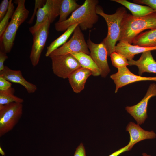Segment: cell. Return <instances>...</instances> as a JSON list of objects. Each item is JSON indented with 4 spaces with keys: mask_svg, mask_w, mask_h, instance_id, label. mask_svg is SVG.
I'll list each match as a JSON object with an SVG mask.
<instances>
[{
    "mask_svg": "<svg viewBox=\"0 0 156 156\" xmlns=\"http://www.w3.org/2000/svg\"><path fill=\"white\" fill-rule=\"evenodd\" d=\"M62 0H46L44 4L39 8L37 12L36 23L29 27V31L32 34L39 26L47 20L50 23L59 16Z\"/></svg>",
    "mask_w": 156,
    "mask_h": 156,
    "instance_id": "8",
    "label": "cell"
},
{
    "mask_svg": "<svg viewBox=\"0 0 156 156\" xmlns=\"http://www.w3.org/2000/svg\"><path fill=\"white\" fill-rule=\"evenodd\" d=\"M51 23L49 20L42 24L32 34L33 42L30 58L34 67L37 65L47 39Z\"/></svg>",
    "mask_w": 156,
    "mask_h": 156,
    "instance_id": "7",
    "label": "cell"
},
{
    "mask_svg": "<svg viewBox=\"0 0 156 156\" xmlns=\"http://www.w3.org/2000/svg\"><path fill=\"white\" fill-rule=\"evenodd\" d=\"M128 63L129 66L135 65L138 67L140 76L144 72L156 73V61L153 58L151 51L142 53L138 60H128Z\"/></svg>",
    "mask_w": 156,
    "mask_h": 156,
    "instance_id": "15",
    "label": "cell"
},
{
    "mask_svg": "<svg viewBox=\"0 0 156 156\" xmlns=\"http://www.w3.org/2000/svg\"><path fill=\"white\" fill-rule=\"evenodd\" d=\"M126 131L129 133L130 140L128 144L131 150L135 144L146 139L155 138L156 134L153 131H148L142 129L138 124L130 122L126 127Z\"/></svg>",
    "mask_w": 156,
    "mask_h": 156,
    "instance_id": "12",
    "label": "cell"
},
{
    "mask_svg": "<svg viewBox=\"0 0 156 156\" xmlns=\"http://www.w3.org/2000/svg\"><path fill=\"white\" fill-rule=\"evenodd\" d=\"M133 44L146 47H156V29L141 33L134 38Z\"/></svg>",
    "mask_w": 156,
    "mask_h": 156,
    "instance_id": "20",
    "label": "cell"
},
{
    "mask_svg": "<svg viewBox=\"0 0 156 156\" xmlns=\"http://www.w3.org/2000/svg\"><path fill=\"white\" fill-rule=\"evenodd\" d=\"M10 82L0 76V91L6 90L12 87Z\"/></svg>",
    "mask_w": 156,
    "mask_h": 156,
    "instance_id": "30",
    "label": "cell"
},
{
    "mask_svg": "<svg viewBox=\"0 0 156 156\" xmlns=\"http://www.w3.org/2000/svg\"><path fill=\"white\" fill-rule=\"evenodd\" d=\"M0 153L3 156H4L5 155V152L3 151L1 146H0Z\"/></svg>",
    "mask_w": 156,
    "mask_h": 156,
    "instance_id": "34",
    "label": "cell"
},
{
    "mask_svg": "<svg viewBox=\"0 0 156 156\" xmlns=\"http://www.w3.org/2000/svg\"><path fill=\"white\" fill-rule=\"evenodd\" d=\"M110 77L116 85L115 93L119 88L131 83L140 81H156V76L147 77L137 75L131 72L127 67L118 68L117 72L111 75Z\"/></svg>",
    "mask_w": 156,
    "mask_h": 156,
    "instance_id": "11",
    "label": "cell"
},
{
    "mask_svg": "<svg viewBox=\"0 0 156 156\" xmlns=\"http://www.w3.org/2000/svg\"><path fill=\"white\" fill-rule=\"evenodd\" d=\"M78 25V24H76L70 26L63 34L53 41L47 47L45 56L47 57H49L53 51L66 43L68 39L73 32L75 29Z\"/></svg>",
    "mask_w": 156,
    "mask_h": 156,
    "instance_id": "21",
    "label": "cell"
},
{
    "mask_svg": "<svg viewBox=\"0 0 156 156\" xmlns=\"http://www.w3.org/2000/svg\"><path fill=\"white\" fill-rule=\"evenodd\" d=\"M155 96H156V84L153 83L150 85L145 96L139 102L125 107L127 112L133 117L137 124L142 125L147 118L148 102L151 98Z\"/></svg>",
    "mask_w": 156,
    "mask_h": 156,
    "instance_id": "10",
    "label": "cell"
},
{
    "mask_svg": "<svg viewBox=\"0 0 156 156\" xmlns=\"http://www.w3.org/2000/svg\"><path fill=\"white\" fill-rule=\"evenodd\" d=\"M156 29V12L147 16L136 17L127 13L122 23L121 31L119 41L131 44L134 38L142 31Z\"/></svg>",
    "mask_w": 156,
    "mask_h": 156,
    "instance_id": "2",
    "label": "cell"
},
{
    "mask_svg": "<svg viewBox=\"0 0 156 156\" xmlns=\"http://www.w3.org/2000/svg\"><path fill=\"white\" fill-rule=\"evenodd\" d=\"M16 36L6 30L0 37L1 50L6 53L11 51L14 45Z\"/></svg>",
    "mask_w": 156,
    "mask_h": 156,
    "instance_id": "24",
    "label": "cell"
},
{
    "mask_svg": "<svg viewBox=\"0 0 156 156\" xmlns=\"http://www.w3.org/2000/svg\"><path fill=\"white\" fill-rule=\"evenodd\" d=\"M15 90L11 87L7 90L0 91V105H4L15 102L22 103L23 99L15 95Z\"/></svg>",
    "mask_w": 156,
    "mask_h": 156,
    "instance_id": "23",
    "label": "cell"
},
{
    "mask_svg": "<svg viewBox=\"0 0 156 156\" xmlns=\"http://www.w3.org/2000/svg\"><path fill=\"white\" fill-rule=\"evenodd\" d=\"M142 155L143 156H152L151 155H148L147 153H142Z\"/></svg>",
    "mask_w": 156,
    "mask_h": 156,
    "instance_id": "35",
    "label": "cell"
},
{
    "mask_svg": "<svg viewBox=\"0 0 156 156\" xmlns=\"http://www.w3.org/2000/svg\"><path fill=\"white\" fill-rule=\"evenodd\" d=\"M25 0H17V6L5 30L15 35L20 26L27 18L29 11L26 8Z\"/></svg>",
    "mask_w": 156,
    "mask_h": 156,
    "instance_id": "13",
    "label": "cell"
},
{
    "mask_svg": "<svg viewBox=\"0 0 156 156\" xmlns=\"http://www.w3.org/2000/svg\"><path fill=\"white\" fill-rule=\"evenodd\" d=\"M83 53L89 55L90 52L83 34L79 25L67 42L53 51L49 56L64 55L71 53Z\"/></svg>",
    "mask_w": 156,
    "mask_h": 156,
    "instance_id": "5",
    "label": "cell"
},
{
    "mask_svg": "<svg viewBox=\"0 0 156 156\" xmlns=\"http://www.w3.org/2000/svg\"><path fill=\"white\" fill-rule=\"evenodd\" d=\"M133 2L138 4H144L147 5L156 12V0H134Z\"/></svg>",
    "mask_w": 156,
    "mask_h": 156,
    "instance_id": "29",
    "label": "cell"
},
{
    "mask_svg": "<svg viewBox=\"0 0 156 156\" xmlns=\"http://www.w3.org/2000/svg\"><path fill=\"white\" fill-rule=\"evenodd\" d=\"M81 5L75 0H62L61 4L59 18L58 22L64 21L71 13L74 12Z\"/></svg>",
    "mask_w": 156,
    "mask_h": 156,
    "instance_id": "22",
    "label": "cell"
},
{
    "mask_svg": "<svg viewBox=\"0 0 156 156\" xmlns=\"http://www.w3.org/2000/svg\"><path fill=\"white\" fill-rule=\"evenodd\" d=\"M46 1V0H36L35 1V5L34 12L31 18L28 21V23L29 24H31L33 23L34 16L35 15H36L38 9L43 6L45 3Z\"/></svg>",
    "mask_w": 156,
    "mask_h": 156,
    "instance_id": "28",
    "label": "cell"
},
{
    "mask_svg": "<svg viewBox=\"0 0 156 156\" xmlns=\"http://www.w3.org/2000/svg\"><path fill=\"white\" fill-rule=\"evenodd\" d=\"M0 76L10 82L18 83L23 86L29 93L35 92L36 86L27 81L22 75L20 70H14L5 66L4 69L0 72Z\"/></svg>",
    "mask_w": 156,
    "mask_h": 156,
    "instance_id": "14",
    "label": "cell"
},
{
    "mask_svg": "<svg viewBox=\"0 0 156 156\" xmlns=\"http://www.w3.org/2000/svg\"><path fill=\"white\" fill-rule=\"evenodd\" d=\"M8 58L6 53L0 51V72L3 70L5 66L4 65L5 60Z\"/></svg>",
    "mask_w": 156,
    "mask_h": 156,
    "instance_id": "32",
    "label": "cell"
},
{
    "mask_svg": "<svg viewBox=\"0 0 156 156\" xmlns=\"http://www.w3.org/2000/svg\"><path fill=\"white\" fill-rule=\"evenodd\" d=\"M98 3L97 0H85L68 18L62 22H57L55 23L56 30L59 32L64 31L70 26L76 24H79L82 30L91 29L99 19L96 12Z\"/></svg>",
    "mask_w": 156,
    "mask_h": 156,
    "instance_id": "1",
    "label": "cell"
},
{
    "mask_svg": "<svg viewBox=\"0 0 156 156\" xmlns=\"http://www.w3.org/2000/svg\"><path fill=\"white\" fill-rule=\"evenodd\" d=\"M9 1L3 0L0 5V21H1L6 14L9 7Z\"/></svg>",
    "mask_w": 156,
    "mask_h": 156,
    "instance_id": "27",
    "label": "cell"
},
{
    "mask_svg": "<svg viewBox=\"0 0 156 156\" xmlns=\"http://www.w3.org/2000/svg\"><path fill=\"white\" fill-rule=\"evenodd\" d=\"M22 103L13 102L0 105V137L12 130L21 118Z\"/></svg>",
    "mask_w": 156,
    "mask_h": 156,
    "instance_id": "4",
    "label": "cell"
},
{
    "mask_svg": "<svg viewBox=\"0 0 156 156\" xmlns=\"http://www.w3.org/2000/svg\"><path fill=\"white\" fill-rule=\"evenodd\" d=\"M129 145L128 144L125 146L114 152L109 156H118L124 152L129 151Z\"/></svg>",
    "mask_w": 156,
    "mask_h": 156,
    "instance_id": "33",
    "label": "cell"
},
{
    "mask_svg": "<svg viewBox=\"0 0 156 156\" xmlns=\"http://www.w3.org/2000/svg\"><path fill=\"white\" fill-rule=\"evenodd\" d=\"M97 14L101 16L105 20L107 26L108 31L106 37L102 42L107 49L108 56H110L114 52L117 42L119 41L121 31L122 20L127 13L125 8H118L113 14H109L104 12L102 7L97 5L96 8Z\"/></svg>",
    "mask_w": 156,
    "mask_h": 156,
    "instance_id": "3",
    "label": "cell"
},
{
    "mask_svg": "<svg viewBox=\"0 0 156 156\" xmlns=\"http://www.w3.org/2000/svg\"><path fill=\"white\" fill-rule=\"evenodd\" d=\"M86 42L90 50V55L100 70L101 75L103 77H105L110 71L107 60L108 53L105 46L102 42L96 44L90 38Z\"/></svg>",
    "mask_w": 156,
    "mask_h": 156,
    "instance_id": "9",
    "label": "cell"
},
{
    "mask_svg": "<svg viewBox=\"0 0 156 156\" xmlns=\"http://www.w3.org/2000/svg\"><path fill=\"white\" fill-rule=\"evenodd\" d=\"M154 50H156V47H141L120 41L116 45L114 52L122 54L129 60L133 59L136 55Z\"/></svg>",
    "mask_w": 156,
    "mask_h": 156,
    "instance_id": "17",
    "label": "cell"
},
{
    "mask_svg": "<svg viewBox=\"0 0 156 156\" xmlns=\"http://www.w3.org/2000/svg\"><path fill=\"white\" fill-rule=\"evenodd\" d=\"M14 6L12 0H9V4L8 11L5 15L0 22V38L1 37L7 28L9 23V21L11 18L14 12Z\"/></svg>",
    "mask_w": 156,
    "mask_h": 156,
    "instance_id": "25",
    "label": "cell"
},
{
    "mask_svg": "<svg viewBox=\"0 0 156 156\" xmlns=\"http://www.w3.org/2000/svg\"><path fill=\"white\" fill-rule=\"evenodd\" d=\"M74 156H86L85 148L82 143L76 148Z\"/></svg>",
    "mask_w": 156,
    "mask_h": 156,
    "instance_id": "31",
    "label": "cell"
},
{
    "mask_svg": "<svg viewBox=\"0 0 156 156\" xmlns=\"http://www.w3.org/2000/svg\"><path fill=\"white\" fill-rule=\"evenodd\" d=\"M123 5L131 12L135 17H141L147 16L156 11L148 6H144L130 2L126 0H112Z\"/></svg>",
    "mask_w": 156,
    "mask_h": 156,
    "instance_id": "18",
    "label": "cell"
},
{
    "mask_svg": "<svg viewBox=\"0 0 156 156\" xmlns=\"http://www.w3.org/2000/svg\"><path fill=\"white\" fill-rule=\"evenodd\" d=\"M110 56L112 65L117 69L129 65L127 59L119 53L114 52Z\"/></svg>",
    "mask_w": 156,
    "mask_h": 156,
    "instance_id": "26",
    "label": "cell"
},
{
    "mask_svg": "<svg viewBox=\"0 0 156 156\" xmlns=\"http://www.w3.org/2000/svg\"><path fill=\"white\" fill-rule=\"evenodd\" d=\"M49 57L51 60L53 73L61 78H68L73 71L81 67L78 61L70 53Z\"/></svg>",
    "mask_w": 156,
    "mask_h": 156,
    "instance_id": "6",
    "label": "cell"
},
{
    "mask_svg": "<svg viewBox=\"0 0 156 156\" xmlns=\"http://www.w3.org/2000/svg\"><path fill=\"white\" fill-rule=\"evenodd\" d=\"M91 75L92 73L90 70L82 67L73 71L68 78L73 91L77 93L81 92L84 88L87 79Z\"/></svg>",
    "mask_w": 156,
    "mask_h": 156,
    "instance_id": "16",
    "label": "cell"
},
{
    "mask_svg": "<svg viewBox=\"0 0 156 156\" xmlns=\"http://www.w3.org/2000/svg\"><path fill=\"white\" fill-rule=\"evenodd\" d=\"M78 61L81 67L90 70L92 75L97 76L101 75V71L90 55L83 53H71Z\"/></svg>",
    "mask_w": 156,
    "mask_h": 156,
    "instance_id": "19",
    "label": "cell"
}]
</instances>
